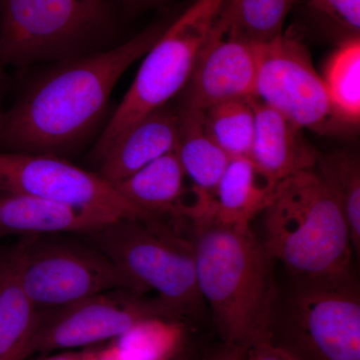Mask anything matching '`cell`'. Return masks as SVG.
I'll return each instance as SVG.
<instances>
[{"mask_svg":"<svg viewBox=\"0 0 360 360\" xmlns=\"http://www.w3.org/2000/svg\"><path fill=\"white\" fill-rule=\"evenodd\" d=\"M174 11L108 51L59 61L6 111L0 150L63 155L82 146L105 113L120 78L153 47Z\"/></svg>","mask_w":360,"mask_h":360,"instance_id":"obj_1","label":"cell"},{"mask_svg":"<svg viewBox=\"0 0 360 360\" xmlns=\"http://www.w3.org/2000/svg\"><path fill=\"white\" fill-rule=\"evenodd\" d=\"M196 283L221 342L248 348L270 335L278 302L274 258L250 227L193 229Z\"/></svg>","mask_w":360,"mask_h":360,"instance_id":"obj_2","label":"cell"},{"mask_svg":"<svg viewBox=\"0 0 360 360\" xmlns=\"http://www.w3.org/2000/svg\"><path fill=\"white\" fill-rule=\"evenodd\" d=\"M264 214L265 250L295 278L352 271L347 219L314 169L279 182Z\"/></svg>","mask_w":360,"mask_h":360,"instance_id":"obj_3","label":"cell"},{"mask_svg":"<svg viewBox=\"0 0 360 360\" xmlns=\"http://www.w3.org/2000/svg\"><path fill=\"white\" fill-rule=\"evenodd\" d=\"M124 25L116 0H0V70L108 51Z\"/></svg>","mask_w":360,"mask_h":360,"instance_id":"obj_4","label":"cell"},{"mask_svg":"<svg viewBox=\"0 0 360 360\" xmlns=\"http://www.w3.org/2000/svg\"><path fill=\"white\" fill-rule=\"evenodd\" d=\"M85 236L117 265L137 293L155 291L186 321L202 314L193 238H184L163 219L116 220Z\"/></svg>","mask_w":360,"mask_h":360,"instance_id":"obj_5","label":"cell"},{"mask_svg":"<svg viewBox=\"0 0 360 360\" xmlns=\"http://www.w3.org/2000/svg\"><path fill=\"white\" fill-rule=\"evenodd\" d=\"M270 336L296 360H360V290L354 272L295 278L277 302Z\"/></svg>","mask_w":360,"mask_h":360,"instance_id":"obj_6","label":"cell"},{"mask_svg":"<svg viewBox=\"0 0 360 360\" xmlns=\"http://www.w3.org/2000/svg\"><path fill=\"white\" fill-rule=\"evenodd\" d=\"M224 0H191L174 11L160 39L144 54L131 86L92 151L96 163L134 124L181 94Z\"/></svg>","mask_w":360,"mask_h":360,"instance_id":"obj_7","label":"cell"},{"mask_svg":"<svg viewBox=\"0 0 360 360\" xmlns=\"http://www.w3.org/2000/svg\"><path fill=\"white\" fill-rule=\"evenodd\" d=\"M15 248L21 286L39 311L65 307L105 291L136 292L117 265L92 243L53 234L25 236Z\"/></svg>","mask_w":360,"mask_h":360,"instance_id":"obj_8","label":"cell"},{"mask_svg":"<svg viewBox=\"0 0 360 360\" xmlns=\"http://www.w3.org/2000/svg\"><path fill=\"white\" fill-rule=\"evenodd\" d=\"M153 317L186 321L160 298L129 290L105 291L65 307L39 310L28 356L97 347Z\"/></svg>","mask_w":360,"mask_h":360,"instance_id":"obj_9","label":"cell"},{"mask_svg":"<svg viewBox=\"0 0 360 360\" xmlns=\"http://www.w3.org/2000/svg\"><path fill=\"white\" fill-rule=\"evenodd\" d=\"M255 98L302 129L319 134L342 129L333 115L326 85L315 70L309 49L291 30L257 44Z\"/></svg>","mask_w":360,"mask_h":360,"instance_id":"obj_10","label":"cell"},{"mask_svg":"<svg viewBox=\"0 0 360 360\" xmlns=\"http://www.w3.org/2000/svg\"><path fill=\"white\" fill-rule=\"evenodd\" d=\"M0 188L70 206L108 222L155 217L132 205L98 174L56 155L0 151Z\"/></svg>","mask_w":360,"mask_h":360,"instance_id":"obj_11","label":"cell"},{"mask_svg":"<svg viewBox=\"0 0 360 360\" xmlns=\"http://www.w3.org/2000/svg\"><path fill=\"white\" fill-rule=\"evenodd\" d=\"M257 44L214 25L181 91V108L205 111L215 104L255 97Z\"/></svg>","mask_w":360,"mask_h":360,"instance_id":"obj_12","label":"cell"},{"mask_svg":"<svg viewBox=\"0 0 360 360\" xmlns=\"http://www.w3.org/2000/svg\"><path fill=\"white\" fill-rule=\"evenodd\" d=\"M179 115L175 150L193 184V200L187 205L184 219L195 229L212 221L217 187L231 158L210 136L203 111L179 106Z\"/></svg>","mask_w":360,"mask_h":360,"instance_id":"obj_13","label":"cell"},{"mask_svg":"<svg viewBox=\"0 0 360 360\" xmlns=\"http://www.w3.org/2000/svg\"><path fill=\"white\" fill-rule=\"evenodd\" d=\"M255 131L250 156L272 186L302 170L314 169L319 153L302 127L253 97Z\"/></svg>","mask_w":360,"mask_h":360,"instance_id":"obj_14","label":"cell"},{"mask_svg":"<svg viewBox=\"0 0 360 360\" xmlns=\"http://www.w3.org/2000/svg\"><path fill=\"white\" fill-rule=\"evenodd\" d=\"M179 108L169 103L143 116L99 161L97 174L110 184L127 179L161 156L175 150Z\"/></svg>","mask_w":360,"mask_h":360,"instance_id":"obj_15","label":"cell"},{"mask_svg":"<svg viewBox=\"0 0 360 360\" xmlns=\"http://www.w3.org/2000/svg\"><path fill=\"white\" fill-rule=\"evenodd\" d=\"M110 222L32 194L0 188V239L6 236L89 234Z\"/></svg>","mask_w":360,"mask_h":360,"instance_id":"obj_16","label":"cell"},{"mask_svg":"<svg viewBox=\"0 0 360 360\" xmlns=\"http://www.w3.org/2000/svg\"><path fill=\"white\" fill-rule=\"evenodd\" d=\"M186 177L176 150H174L112 186L146 214L181 220L186 206Z\"/></svg>","mask_w":360,"mask_h":360,"instance_id":"obj_17","label":"cell"},{"mask_svg":"<svg viewBox=\"0 0 360 360\" xmlns=\"http://www.w3.org/2000/svg\"><path fill=\"white\" fill-rule=\"evenodd\" d=\"M276 187L250 158H231L217 187L212 221L224 226H251L271 202Z\"/></svg>","mask_w":360,"mask_h":360,"instance_id":"obj_18","label":"cell"},{"mask_svg":"<svg viewBox=\"0 0 360 360\" xmlns=\"http://www.w3.org/2000/svg\"><path fill=\"white\" fill-rule=\"evenodd\" d=\"M39 310L20 278L15 246L0 259V360H26Z\"/></svg>","mask_w":360,"mask_h":360,"instance_id":"obj_19","label":"cell"},{"mask_svg":"<svg viewBox=\"0 0 360 360\" xmlns=\"http://www.w3.org/2000/svg\"><path fill=\"white\" fill-rule=\"evenodd\" d=\"M187 321L153 317L135 324L104 349L106 360H177L187 355Z\"/></svg>","mask_w":360,"mask_h":360,"instance_id":"obj_20","label":"cell"},{"mask_svg":"<svg viewBox=\"0 0 360 360\" xmlns=\"http://www.w3.org/2000/svg\"><path fill=\"white\" fill-rule=\"evenodd\" d=\"M333 115L343 129L360 122V37L340 41L322 77Z\"/></svg>","mask_w":360,"mask_h":360,"instance_id":"obj_21","label":"cell"},{"mask_svg":"<svg viewBox=\"0 0 360 360\" xmlns=\"http://www.w3.org/2000/svg\"><path fill=\"white\" fill-rule=\"evenodd\" d=\"M302 0H224L217 23L243 39L265 44L284 32V22Z\"/></svg>","mask_w":360,"mask_h":360,"instance_id":"obj_22","label":"cell"},{"mask_svg":"<svg viewBox=\"0 0 360 360\" xmlns=\"http://www.w3.org/2000/svg\"><path fill=\"white\" fill-rule=\"evenodd\" d=\"M315 172L323 182L345 214L352 248L360 251V161L359 155L347 149L319 153Z\"/></svg>","mask_w":360,"mask_h":360,"instance_id":"obj_23","label":"cell"},{"mask_svg":"<svg viewBox=\"0 0 360 360\" xmlns=\"http://www.w3.org/2000/svg\"><path fill=\"white\" fill-rule=\"evenodd\" d=\"M252 98L224 101L203 111L210 136L231 158L250 156L255 131Z\"/></svg>","mask_w":360,"mask_h":360,"instance_id":"obj_24","label":"cell"},{"mask_svg":"<svg viewBox=\"0 0 360 360\" xmlns=\"http://www.w3.org/2000/svg\"><path fill=\"white\" fill-rule=\"evenodd\" d=\"M307 13L326 32L342 40L359 37L360 0H303Z\"/></svg>","mask_w":360,"mask_h":360,"instance_id":"obj_25","label":"cell"},{"mask_svg":"<svg viewBox=\"0 0 360 360\" xmlns=\"http://www.w3.org/2000/svg\"><path fill=\"white\" fill-rule=\"evenodd\" d=\"M246 360H296L272 340L270 335L255 341L248 348Z\"/></svg>","mask_w":360,"mask_h":360,"instance_id":"obj_26","label":"cell"},{"mask_svg":"<svg viewBox=\"0 0 360 360\" xmlns=\"http://www.w3.org/2000/svg\"><path fill=\"white\" fill-rule=\"evenodd\" d=\"M125 25L153 9L163 8L172 0H116Z\"/></svg>","mask_w":360,"mask_h":360,"instance_id":"obj_27","label":"cell"},{"mask_svg":"<svg viewBox=\"0 0 360 360\" xmlns=\"http://www.w3.org/2000/svg\"><path fill=\"white\" fill-rule=\"evenodd\" d=\"M104 347H89L84 349L63 350L58 354H44L37 360H103Z\"/></svg>","mask_w":360,"mask_h":360,"instance_id":"obj_28","label":"cell"},{"mask_svg":"<svg viewBox=\"0 0 360 360\" xmlns=\"http://www.w3.org/2000/svg\"><path fill=\"white\" fill-rule=\"evenodd\" d=\"M248 348L221 342L208 352L202 360H246Z\"/></svg>","mask_w":360,"mask_h":360,"instance_id":"obj_29","label":"cell"},{"mask_svg":"<svg viewBox=\"0 0 360 360\" xmlns=\"http://www.w3.org/2000/svg\"><path fill=\"white\" fill-rule=\"evenodd\" d=\"M7 89H8V77H6L4 70H0V132L4 129V122H6V111L4 110V101Z\"/></svg>","mask_w":360,"mask_h":360,"instance_id":"obj_30","label":"cell"},{"mask_svg":"<svg viewBox=\"0 0 360 360\" xmlns=\"http://www.w3.org/2000/svg\"><path fill=\"white\" fill-rule=\"evenodd\" d=\"M104 349H105V348H104ZM103 360H106V359H104V357H103ZM177 360H187V355H186V356L181 357V359H177Z\"/></svg>","mask_w":360,"mask_h":360,"instance_id":"obj_31","label":"cell"}]
</instances>
